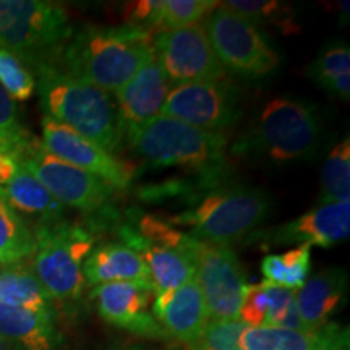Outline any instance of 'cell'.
I'll return each instance as SVG.
<instances>
[{"instance_id":"8","label":"cell","mask_w":350,"mask_h":350,"mask_svg":"<svg viewBox=\"0 0 350 350\" xmlns=\"http://www.w3.org/2000/svg\"><path fill=\"white\" fill-rule=\"evenodd\" d=\"M206 36L221 67L245 78H262L278 68L281 57L250 21L221 5L204 18Z\"/></svg>"},{"instance_id":"24","label":"cell","mask_w":350,"mask_h":350,"mask_svg":"<svg viewBox=\"0 0 350 350\" xmlns=\"http://www.w3.org/2000/svg\"><path fill=\"white\" fill-rule=\"evenodd\" d=\"M0 304L52 318L51 299L33 269L20 261L0 271Z\"/></svg>"},{"instance_id":"18","label":"cell","mask_w":350,"mask_h":350,"mask_svg":"<svg viewBox=\"0 0 350 350\" xmlns=\"http://www.w3.org/2000/svg\"><path fill=\"white\" fill-rule=\"evenodd\" d=\"M152 314L169 336L187 345L195 344L209 323L206 304L196 279L156 295Z\"/></svg>"},{"instance_id":"33","label":"cell","mask_w":350,"mask_h":350,"mask_svg":"<svg viewBox=\"0 0 350 350\" xmlns=\"http://www.w3.org/2000/svg\"><path fill=\"white\" fill-rule=\"evenodd\" d=\"M245 327L247 325L240 319L209 321L200 339L188 347L190 350H240L239 339Z\"/></svg>"},{"instance_id":"35","label":"cell","mask_w":350,"mask_h":350,"mask_svg":"<svg viewBox=\"0 0 350 350\" xmlns=\"http://www.w3.org/2000/svg\"><path fill=\"white\" fill-rule=\"evenodd\" d=\"M18 169V154H15V152H2V154H0V187L7 185Z\"/></svg>"},{"instance_id":"5","label":"cell","mask_w":350,"mask_h":350,"mask_svg":"<svg viewBox=\"0 0 350 350\" xmlns=\"http://www.w3.org/2000/svg\"><path fill=\"white\" fill-rule=\"evenodd\" d=\"M73 29L64 7L44 0H0V47L26 67L57 64Z\"/></svg>"},{"instance_id":"34","label":"cell","mask_w":350,"mask_h":350,"mask_svg":"<svg viewBox=\"0 0 350 350\" xmlns=\"http://www.w3.org/2000/svg\"><path fill=\"white\" fill-rule=\"evenodd\" d=\"M0 139L10 144L16 154H20L33 139L31 135L26 133L23 125L20 124L15 100L7 94L2 85H0Z\"/></svg>"},{"instance_id":"15","label":"cell","mask_w":350,"mask_h":350,"mask_svg":"<svg viewBox=\"0 0 350 350\" xmlns=\"http://www.w3.org/2000/svg\"><path fill=\"white\" fill-rule=\"evenodd\" d=\"M152 295L151 284L138 281L100 284L91 292L100 318L109 325L124 327L144 338H169L154 314L148 312Z\"/></svg>"},{"instance_id":"23","label":"cell","mask_w":350,"mask_h":350,"mask_svg":"<svg viewBox=\"0 0 350 350\" xmlns=\"http://www.w3.org/2000/svg\"><path fill=\"white\" fill-rule=\"evenodd\" d=\"M0 338L23 350H52L55 347V329L51 317L2 304Z\"/></svg>"},{"instance_id":"2","label":"cell","mask_w":350,"mask_h":350,"mask_svg":"<svg viewBox=\"0 0 350 350\" xmlns=\"http://www.w3.org/2000/svg\"><path fill=\"white\" fill-rule=\"evenodd\" d=\"M36 88L46 117L59 122L109 152L124 138L119 112L107 91L70 75L57 64L36 70Z\"/></svg>"},{"instance_id":"13","label":"cell","mask_w":350,"mask_h":350,"mask_svg":"<svg viewBox=\"0 0 350 350\" xmlns=\"http://www.w3.org/2000/svg\"><path fill=\"white\" fill-rule=\"evenodd\" d=\"M41 144L52 156L94 175L116 190L129 188L137 172L133 165L117 159L112 152L46 116L42 119Z\"/></svg>"},{"instance_id":"19","label":"cell","mask_w":350,"mask_h":350,"mask_svg":"<svg viewBox=\"0 0 350 350\" xmlns=\"http://www.w3.org/2000/svg\"><path fill=\"white\" fill-rule=\"evenodd\" d=\"M347 271L329 268L318 273L295 292V304L306 331H318L329 323L347 295Z\"/></svg>"},{"instance_id":"12","label":"cell","mask_w":350,"mask_h":350,"mask_svg":"<svg viewBox=\"0 0 350 350\" xmlns=\"http://www.w3.org/2000/svg\"><path fill=\"white\" fill-rule=\"evenodd\" d=\"M240 113L239 90L227 78L172 86L161 111V116L221 133L235 125Z\"/></svg>"},{"instance_id":"1","label":"cell","mask_w":350,"mask_h":350,"mask_svg":"<svg viewBox=\"0 0 350 350\" xmlns=\"http://www.w3.org/2000/svg\"><path fill=\"white\" fill-rule=\"evenodd\" d=\"M152 38L142 26H86L72 33L57 65L107 93L117 91L154 57Z\"/></svg>"},{"instance_id":"36","label":"cell","mask_w":350,"mask_h":350,"mask_svg":"<svg viewBox=\"0 0 350 350\" xmlns=\"http://www.w3.org/2000/svg\"><path fill=\"white\" fill-rule=\"evenodd\" d=\"M326 350H349V332H345L342 338L336 340V342Z\"/></svg>"},{"instance_id":"20","label":"cell","mask_w":350,"mask_h":350,"mask_svg":"<svg viewBox=\"0 0 350 350\" xmlns=\"http://www.w3.org/2000/svg\"><path fill=\"white\" fill-rule=\"evenodd\" d=\"M347 327L327 323L318 331H294L284 327H245L239 339L240 350H326L342 338Z\"/></svg>"},{"instance_id":"31","label":"cell","mask_w":350,"mask_h":350,"mask_svg":"<svg viewBox=\"0 0 350 350\" xmlns=\"http://www.w3.org/2000/svg\"><path fill=\"white\" fill-rule=\"evenodd\" d=\"M217 5L216 0H161L159 31L198 25Z\"/></svg>"},{"instance_id":"3","label":"cell","mask_w":350,"mask_h":350,"mask_svg":"<svg viewBox=\"0 0 350 350\" xmlns=\"http://www.w3.org/2000/svg\"><path fill=\"white\" fill-rule=\"evenodd\" d=\"M130 150L152 167H177L217 183L226 169L227 137L157 116L124 133Z\"/></svg>"},{"instance_id":"26","label":"cell","mask_w":350,"mask_h":350,"mask_svg":"<svg viewBox=\"0 0 350 350\" xmlns=\"http://www.w3.org/2000/svg\"><path fill=\"white\" fill-rule=\"evenodd\" d=\"M312 266V247L299 245L282 255L262 258L261 271L266 282L286 288H300L306 282Z\"/></svg>"},{"instance_id":"28","label":"cell","mask_w":350,"mask_h":350,"mask_svg":"<svg viewBox=\"0 0 350 350\" xmlns=\"http://www.w3.org/2000/svg\"><path fill=\"white\" fill-rule=\"evenodd\" d=\"M34 252L33 232L0 196V262L13 265Z\"/></svg>"},{"instance_id":"4","label":"cell","mask_w":350,"mask_h":350,"mask_svg":"<svg viewBox=\"0 0 350 350\" xmlns=\"http://www.w3.org/2000/svg\"><path fill=\"white\" fill-rule=\"evenodd\" d=\"M321 122L317 107L306 100L274 98L252 129L245 131L232 151L239 156L262 157L273 163H295L317 154Z\"/></svg>"},{"instance_id":"6","label":"cell","mask_w":350,"mask_h":350,"mask_svg":"<svg viewBox=\"0 0 350 350\" xmlns=\"http://www.w3.org/2000/svg\"><path fill=\"white\" fill-rule=\"evenodd\" d=\"M271 211L269 195L261 188H217L191 211L169 219L174 226L191 227L188 235L213 245L230 247L248 239Z\"/></svg>"},{"instance_id":"37","label":"cell","mask_w":350,"mask_h":350,"mask_svg":"<svg viewBox=\"0 0 350 350\" xmlns=\"http://www.w3.org/2000/svg\"><path fill=\"white\" fill-rule=\"evenodd\" d=\"M2 152H15V154H16V151L13 150L10 144L5 143V142H2V139H0V154H2Z\"/></svg>"},{"instance_id":"32","label":"cell","mask_w":350,"mask_h":350,"mask_svg":"<svg viewBox=\"0 0 350 350\" xmlns=\"http://www.w3.org/2000/svg\"><path fill=\"white\" fill-rule=\"evenodd\" d=\"M0 85L13 100H28L36 93V80L16 55L0 47Z\"/></svg>"},{"instance_id":"27","label":"cell","mask_w":350,"mask_h":350,"mask_svg":"<svg viewBox=\"0 0 350 350\" xmlns=\"http://www.w3.org/2000/svg\"><path fill=\"white\" fill-rule=\"evenodd\" d=\"M319 204L342 203L350 196V139L332 148L321 167Z\"/></svg>"},{"instance_id":"21","label":"cell","mask_w":350,"mask_h":350,"mask_svg":"<svg viewBox=\"0 0 350 350\" xmlns=\"http://www.w3.org/2000/svg\"><path fill=\"white\" fill-rule=\"evenodd\" d=\"M83 275L90 286L107 282H150L143 258L124 243H104L91 250L83 262Z\"/></svg>"},{"instance_id":"11","label":"cell","mask_w":350,"mask_h":350,"mask_svg":"<svg viewBox=\"0 0 350 350\" xmlns=\"http://www.w3.org/2000/svg\"><path fill=\"white\" fill-rule=\"evenodd\" d=\"M152 51L170 85L178 86L227 78L203 25L159 31L152 38Z\"/></svg>"},{"instance_id":"17","label":"cell","mask_w":350,"mask_h":350,"mask_svg":"<svg viewBox=\"0 0 350 350\" xmlns=\"http://www.w3.org/2000/svg\"><path fill=\"white\" fill-rule=\"evenodd\" d=\"M170 88L167 77L152 57L124 86L113 91L124 133L159 116Z\"/></svg>"},{"instance_id":"16","label":"cell","mask_w":350,"mask_h":350,"mask_svg":"<svg viewBox=\"0 0 350 350\" xmlns=\"http://www.w3.org/2000/svg\"><path fill=\"white\" fill-rule=\"evenodd\" d=\"M120 237L124 245L143 258L156 295L174 291L195 279V250L198 240L191 235L187 234L182 242H151L135 234L130 226H122Z\"/></svg>"},{"instance_id":"38","label":"cell","mask_w":350,"mask_h":350,"mask_svg":"<svg viewBox=\"0 0 350 350\" xmlns=\"http://www.w3.org/2000/svg\"><path fill=\"white\" fill-rule=\"evenodd\" d=\"M0 350H16V347L13 344L8 342V340L0 338Z\"/></svg>"},{"instance_id":"29","label":"cell","mask_w":350,"mask_h":350,"mask_svg":"<svg viewBox=\"0 0 350 350\" xmlns=\"http://www.w3.org/2000/svg\"><path fill=\"white\" fill-rule=\"evenodd\" d=\"M221 5L250 21L253 26L268 23L284 33L299 29L294 8L287 3L274 2V0H229V2H221Z\"/></svg>"},{"instance_id":"30","label":"cell","mask_w":350,"mask_h":350,"mask_svg":"<svg viewBox=\"0 0 350 350\" xmlns=\"http://www.w3.org/2000/svg\"><path fill=\"white\" fill-rule=\"evenodd\" d=\"M266 299H268V318L266 326L284 327V329L306 331L301 323L295 304V291L274 286L266 281L261 282Z\"/></svg>"},{"instance_id":"22","label":"cell","mask_w":350,"mask_h":350,"mask_svg":"<svg viewBox=\"0 0 350 350\" xmlns=\"http://www.w3.org/2000/svg\"><path fill=\"white\" fill-rule=\"evenodd\" d=\"M0 196L15 213L38 216L41 222L60 221L64 216V204L59 203L47 191V188L21 164L12 180L0 187Z\"/></svg>"},{"instance_id":"14","label":"cell","mask_w":350,"mask_h":350,"mask_svg":"<svg viewBox=\"0 0 350 350\" xmlns=\"http://www.w3.org/2000/svg\"><path fill=\"white\" fill-rule=\"evenodd\" d=\"M350 235V201L331 204H318L310 211L301 214L294 221L274 227L271 230H261L252 234V242L261 243V247L275 245H317L329 248L342 243Z\"/></svg>"},{"instance_id":"39","label":"cell","mask_w":350,"mask_h":350,"mask_svg":"<svg viewBox=\"0 0 350 350\" xmlns=\"http://www.w3.org/2000/svg\"><path fill=\"white\" fill-rule=\"evenodd\" d=\"M117 350H144V349H139V347H126V349H117Z\"/></svg>"},{"instance_id":"7","label":"cell","mask_w":350,"mask_h":350,"mask_svg":"<svg viewBox=\"0 0 350 350\" xmlns=\"http://www.w3.org/2000/svg\"><path fill=\"white\" fill-rule=\"evenodd\" d=\"M34 237L33 273L51 300H77L85 291L83 262L94 248V237L72 222H39Z\"/></svg>"},{"instance_id":"25","label":"cell","mask_w":350,"mask_h":350,"mask_svg":"<svg viewBox=\"0 0 350 350\" xmlns=\"http://www.w3.org/2000/svg\"><path fill=\"white\" fill-rule=\"evenodd\" d=\"M308 75L329 94L349 99L350 96V49L347 44H332L308 67Z\"/></svg>"},{"instance_id":"9","label":"cell","mask_w":350,"mask_h":350,"mask_svg":"<svg viewBox=\"0 0 350 350\" xmlns=\"http://www.w3.org/2000/svg\"><path fill=\"white\" fill-rule=\"evenodd\" d=\"M18 159L64 206L93 213L106 206L111 198L112 188L100 178L52 156L34 138L20 152Z\"/></svg>"},{"instance_id":"10","label":"cell","mask_w":350,"mask_h":350,"mask_svg":"<svg viewBox=\"0 0 350 350\" xmlns=\"http://www.w3.org/2000/svg\"><path fill=\"white\" fill-rule=\"evenodd\" d=\"M195 261V279L206 304L209 319H239L240 306L250 284L247 281V274L240 265L237 253L230 247L198 240Z\"/></svg>"}]
</instances>
